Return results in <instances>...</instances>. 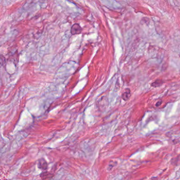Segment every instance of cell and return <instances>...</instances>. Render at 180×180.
Wrapping results in <instances>:
<instances>
[{"mask_svg": "<svg viewBox=\"0 0 180 180\" xmlns=\"http://www.w3.org/2000/svg\"><path fill=\"white\" fill-rule=\"evenodd\" d=\"M163 83V81L161 80H157L154 81V83L151 84V86L154 87H157L162 85V84Z\"/></svg>", "mask_w": 180, "mask_h": 180, "instance_id": "5b68a950", "label": "cell"}, {"mask_svg": "<svg viewBox=\"0 0 180 180\" xmlns=\"http://www.w3.org/2000/svg\"><path fill=\"white\" fill-rule=\"evenodd\" d=\"M82 30V28L80 26V24H74L71 28V33L72 35L79 34L81 33Z\"/></svg>", "mask_w": 180, "mask_h": 180, "instance_id": "6da1fadb", "label": "cell"}, {"mask_svg": "<svg viewBox=\"0 0 180 180\" xmlns=\"http://www.w3.org/2000/svg\"><path fill=\"white\" fill-rule=\"evenodd\" d=\"M37 167L41 170L46 171L48 167V164L44 159H41L38 161Z\"/></svg>", "mask_w": 180, "mask_h": 180, "instance_id": "7a4b0ae2", "label": "cell"}, {"mask_svg": "<svg viewBox=\"0 0 180 180\" xmlns=\"http://www.w3.org/2000/svg\"><path fill=\"white\" fill-rule=\"evenodd\" d=\"M161 103H162V101H159L157 103V104H156V106H157V107H159L160 105H161Z\"/></svg>", "mask_w": 180, "mask_h": 180, "instance_id": "8992f818", "label": "cell"}, {"mask_svg": "<svg viewBox=\"0 0 180 180\" xmlns=\"http://www.w3.org/2000/svg\"><path fill=\"white\" fill-rule=\"evenodd\" d=\"M130 96H131V91L128 88V89L127 88L122 95V99L124 100H128Z\"/></svg>", "mask_w": 180, "mask_h": 180, "instance_id": "277c9868", "label": "cell"}, {"mask_svg": "<svg viewBox=\"0 0 180 180\" xmlns=\"http://www.w3.org/2000/svg\"><path fill=\"white\" fill-rule=\"evenodd\" d=\"M39 177L42 180H50L52 179L53 177H54V175L48 171H44L42 173L40 174Z\"/></svg>", "mask_w": 180, "mask_h": 180, "instance_id": "3957f363", "label": "cell"}]
</instances>
